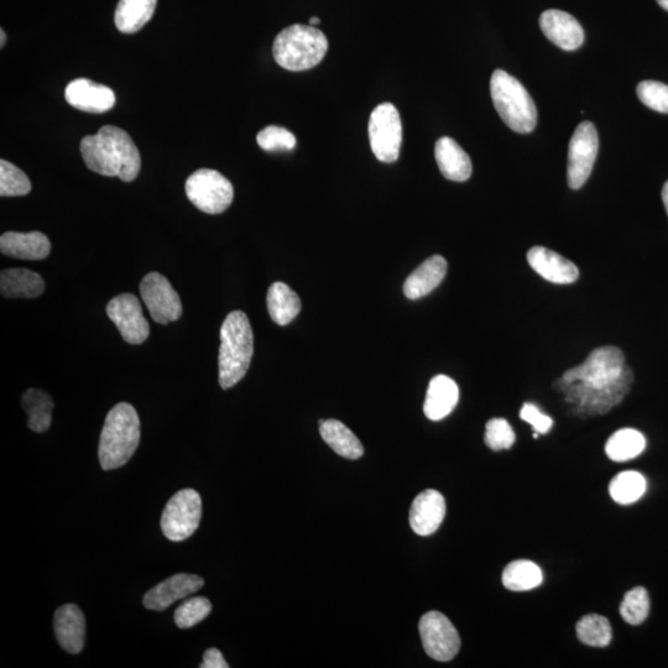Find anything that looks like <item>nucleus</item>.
<instances>
[{
  "mask_svg": "<svg viewBox=\"0 0 668 668\" xmlns=\"http://www.w3.org/2000/svg\"><path fill=\"white\" fill-rule=\"evenodd\" d=\"M211 612L210 600L205 597H193L176 609L175 623L180 629H190L205 620Z\"/></svg>",
  "mask_w": 668,
  "mask_h": 668,
  "instance_id": "nucleus-35",
  "label": "nucleus"
},
{
  "mask_svg": "<svg viewBox=\"0 0 668 668\" xmlns=\"http://www.w3.org/2000/svg\"><path fill=\"white\" fill-rule=\"evenodd\" d=\"M646 440L643 433L634 429H623L610 436L605 453L614 462H628L645 451Z\"/></svg>",
  "mask_w": 668,
  "mask_h": 668,
  "instance_id": "nucleus-30",
  "label": "nucleus"
},
{
  "mask_svg": "<svg viewBox=\"0 0 668 668\" xmlns=\"http://www.w3.org/2000/svg\"><path fill=\"white\" fill-rule=\"evenodd\" d=\"M30 191L29 177L9 161H0V196L19 197L28 195Z\"/></svg>",
  "mask_w": 668,
  "mask_h": 668,
  "instance_id": "nucleus-34",
  "label": "nucleus"
},
{
  "mask_svg": "<svg viewBox=\"0 0 668 668\" xmlns=\"http://www.w3.org/2000/svg\"><path fill=\"white\" fill-rule=\"evenodd\" d=\"M638 97L652 111L668 114V86L656 81L640 82L636 88Z\"/></svg>",
  "mask_w": 668,
  "mask_h": 668,
  "instance_id": "nucleus-38",
  "label": "nucleus"
},
{
  "mask_svg": "<svg viewBox=\"0 0 668 668\" xmlns=\"http://www.w3.org/2000/svg\"><path fill=\"white\" fill-rule=\"evenodd\" d=\"M435 158L438 169L447 180L464 182L472 176L471 158L452 138L443 137L437 140Z\"/></svg>",
  "mask_w": 668,
  "mask_h": 668,
  "instance_id": "nucleus-21",
  "label": "nucleus"
},
{
  "mask_svg": "<svg viewBox=\"0 0 668 668\" xmlns=\"http://www.w3.org/2000/svg\"><path fill=\"white\" fill-rule=\"evenodd\" d=\"M205 586V581L196 574L179 573L175 574L158 586L150 589L144 597L146 609L163 612L171 607L177 600L189 597L190 594L200 591Z\"/></svg>",
  "mask_w": 668,
  "mask_h": 668,
  "instance_id": "nucleus-14",
  "label": "nucleus"
},
{
  "mask_svg": "<svg viewBox=\"0 0 668 668\" xmlns=\"http://www.w3.org/2000/svg\"><path fill=\"white\" fill-rule=\"evenodd\" d=\"M186 196L198 210L207 215H219L228 210L234 200L232 182L216 170L201 169L187 179Z\"/></svg>",
  "mask_w": 668,
  "mask_h": 668,
  "instance_id": "nucleus-7",
  "label": "nucleus"
},
{
  "mask_svg": "<svg viewBox=\"0 0 668 668\" xmlns=\"http://www.w3.org/2000/svg\"><path fill=\"white\" fill-rule=\"evenodd\" d=\"M54 629L62 649L69 654H80L85 646L86 619L77 605L65 604L57 609Z\"/></svg>",
  "mask_w": 668,
  "mask_h": 668,
  "instance_id": "nucleus-19",
  "label": "nucleus"
},
{
  "mask_svg": "<svg viewBox=\"0 0 668 668\" xmlns=\"http://www.w3.org/2000/svg\"><path fill=\"white\" fill-rule=\"evenodd\" d=\"M540 26L546 38L563 50H577L584 43L581 24L571 14L562 10H546L541 14Z\"/></svg>",
  "mask_w": 668,
  "mask_h": 668,
  "instance_id": "nucleus-16",
  "label": "nucleus"
},
{
  "mask_svg": "<svg viewBox=\"0 0 668 668\" xmlns=\"http://www.w3.org/2000/svg\"><path fill=\"white\" fill-rule=\"evenodd\" d=\"M503 584L513 592H526L541 586L544 573L536 563L527 560L510 562L503 572Z\"/></svg>",
  "mask_w": 668,
  "mask_h": 668,
  "instance_id": "nucleus-29",
  "label": "nucleus"
},
{
  "mask_svg": "<svg viewBox=\"0 0 668 668\" xmlns=\"http://www.w3.org/2000/svg\"><path fill=\"white\" fill-rule=\"evenodd\" d=\"M422 645L431 659L447 662L457 656L461 638L451 620L440 612H429L419 624Z\"/></svg>",
  "mask_w": 668,
  "mask_h": 668,
  "instance_id": "nucleus-11",
  "label": "nucleus"
},
{
  "mask_svg": "<svg viewBox=\"0 0 668 668\" xmlns=\"http://www.w3.org/2000/svg\"><path fill=\"white\" fill-rule=\"evenodd\" d=\"M140 442V420L137 410L120 403L108 412L104 421L98 457L104 471L125 466L133 457Z\"/></svg>",
  "mask_w": 668,
  "mask_h": 668,
  "instance_id": "nucleus-4",
  "label": "nucleus"
},
{
  "mask_svg": "<svg viewBox=\"0 0 668 668\" xmlns=\"http://www.w3.org/2000/svg\"><path fill=\"white\" fill-rule=\"evenodd\" d=\"M22 404L29 416L28 426L31 431L43 433L50 429L55 404L46 391L34 388L26 390Z\"/></svg>",
  "mask_w": 668,
  "mask_h": 668,
  "instance_id": "nucleus-28",
  "label": "nucleus"
},
{
  "mask_svg": "<svg viewBox=\"0 0 668 668\" xmlns=\"http://www.w3.org/2000/svg\"><path fill=\"white\" fill-rule=\"evenodd\" d=\"M65 98L70 106L86 113L108 112L116 104V95L112 88L86 78H77L70 82L65 90Z\"/></svg>",
  "mask_w": 668,
  "mask_h": 668,
  "instance_id": "nucleus-15",
  "label": "nucleus"
},
{
  "mask_svg": "<svg viewBox=\"0 0 668 668\" xmlns=\"http://www.w3.org/2000/svg\"><path fill=\"white\" fill-rule=\"evenodd\" d=\"M322 440L334 452L343 458L359 459L364 454V447L358 437L338 420L320 421Z\"/></svg>",
  "mask_w": 668,
  "mask_h": 668,
  "instance_id": "nucleus-26",
  "label": "nucleus"
},
{
  "mask_svg": "<svg viewBox=\"0 0 668 668\" xmlns=\"http://www.w3.org/2000/svg\"><path fill=\"white\" fill-rule=\"evenodd\" d=\"M650 613V598L644 587H636L625 594L620 615L630 625L643 624Z\"/></svg>",
  "mask_w": 668,
  "mask_h": 668,
  "instance_id": "nucleus-33",
  "label": "nucleus"
},
{
  "mask_svg": "<svg viewBox=\"0 0 668 668\" xmlns=\"http://www.w3.org/2000/svg\"><path fill=\"white\" fill-rule=\"evenodd\" d=\"M579 641L593 647H607L613 640L612 625L602 615L588 614L576 626Z\"/></svg>",
  "mask_w": 668,
  "mask_h": 668,
  "instance_id": "nucleus-32",
  "label": "nucleus"
},
{
  "mask_svg": "<svg viewBox=\"0 0 668 668\" xmlns=\"http://www.w3.org/2000/svg\"><path fill=\"white\" fill-rule=\"evenodd\" d=\"M201 668H228V664L218 649H208L203 655V662Z\"/></svg>",
  "mask_w": 668,
  "mask_h": 668,
  "instance_id": "nucleus-40",
  "label": "nucleus"
},
{
  "mask_svg": "<svg viewBox=\"0 0 668 668\" xmlns=\"http://www.w3.org/2000/svg\"><path fill=\"white\" fill-rule=\"evenodd\" d=\"M520 417L521 420L530 424L532 429H534L536 433H539V435H546V433L550 432L553 426L551 417L542 414L539 407L534 404H525L520 411Z\"/></svg>",
  "mask_w": 668,
  "mask_h": 668,
  "instance_id": "nucleus-39",
  "label": "nucleus"
},
{
  "mask_svg": "<svg viewBox=\"0 0 668 668\" xmlns=\"http://www.w3.org/2000/svg\"><path fill=\"white\" fill-rule=\"evenodd\" d=\"M662 201H664V205L668 215V181L666 182L664 189H662Z\"/></svg>",
  "mask_w": 668,
  "mask_h": 668,
  "instance_id": "nucleus-41",
  "label": "nucleus"
},
{
  "mask_svg": "<svg viewBox=\"0 0 668 668\" xmlns=\"http://www.w3.org/2000/svg\"><path fill=\"white\" fill-rule=\"evenodd\" d=\"M527 262L541 278L553 284H573L579 278L576 265L563 258L562 255L544 247L531 248L527 253Z\"/></svg>",
  "mask_w": 668,
  "mask_h": 668,
  "instance_id": "nucleus-18",
  "label": "nucleus"
},
{
  "mask_svg": "<svg viewBox=\"0 0 668 668\" xmlns=\"http://www.w3.org/2000/svg\"><path fill=\"white\" fill-rule=\"evenodd\" d=\"M368 130L375 158L382 163H395L403 144V123L394 104H379L370 114Z\"/></svg>",
  "mask_w": 668,
  "mask_h": 668,
  "instance_id": "nucleus-8",
  "label": "nucleus"
},
{
  "mask_svg": "<svg viewBox=\"0 0 668 668\" xmlns=\"http://www.w3.org/2000/svg\"><path fill=\"white\" fill-rule=\"evenodd\" d=\"M328 40L321 30L311 25L294 24L276 36L274 59L289 71L313 69L325 59Z\"/></svg>",
  "mask_w": 668,
  "mask_h": 668,
  "instance_id": "nucleus-5",
  "label": "nucleus"
},
{
  "mask_svg": "<svg viewBox=\"0 0 668 668\" xmlns=\"http://www.w3.org/2000/svg\"><path fill=\"white\" fill-rule=\"evenodd\" d=\"M646 492V479L643 474L626 471L614 477L609 485L610 497L620 505L636 503Z\"/></svg>",
  "mask_w": 668,
  "mask_h": 668,
  "instance_id": "nucleus-31",
  "label": "nucleus"
},
{
  "mask_svg": "<svg viewBox=\"0 0 668 668\" xmlns=\"http://www.w3.org/2000/svg\"><path fill=\"white\" fill-rule=\"evenodd\" d=\"M254 354V333L243 311L229 313L221 327L219 348V385L224 390L236 386L245 377Z\"/></svg>",
  "mask_w": 668,
  "mask_h": 668,
  "instance_id": "nucleus-3",
  "label": "nucleus"
},
{
  "mask_svg": "<svg viewBox=\"0 0 668 668\" xmlns=\"http://www.w3.org/2000/svg\"><path fill=\"white\" fill-rule=\"evenodd\" d=\"M140 294L151 318L160 325H169L179 320L184 312L179 294L164 275H146L140 284Z\"/></svg>",
  "mask_w": 668,
  "mask_h": 668,
  "instance_id": "nucleus-12",
  "label": "nucleus"
},
{
  "mask_svg": "<svg viewBox=\"0 0 668 668\" xmlns=\"http://www.w3.org/2000/svg\"><path fill=\"white\" fill-rule=\"evenodd\" d=\"M599 149L598 132L591 122L578 125L568 150L567 179L572 190L581 189L592 174Z\"/></svg>",
  "mask_w": 668,
  "mask_h": 668,
  "instance_id": "nucleus-10",
  "label": "nucleus"
},
{
  "mask_svg": "<svg viewBox=\"0 0 668 668\" xmlns=\"http://www.w3.org/2000/svg\"><path fill=\"white\" fill-rule=\"evenodd\" d=\"M446 516V501L437 490L417 495L410 509V526L415 534L430 536L440 529Z\"/></svg>",
  "mask_w": 668,
  "mask_h": 668,
  "instance_id": "nucleus-17",
  "label": "nucleus"
},
{
  "mask_svg": "<svg viewBox=\"0 0 668 668\" xmlns=\"http://www.w3.org/2000/svg\"><path fill=\"white\" fill-rule=\"evenodd\" d=\"M158 0H119L114 23L120 33L135 34L153 18Z\"/></svg>",
  "mask_w": 668,
  "mask_h": 668,
  "instance_id": "nucleus-25",
  "label": "nucleus"
},
{
  "mask_svg": "<svg viewBox=\"0 0 668 668\" xmlns=\"http://www.w3.org/2000/svg\"><path fill=\"white\" fill-rule=\"evenodd\" d=\"M257 143L265 151H291L295 149V135L285 128L270 125L259 132Z\"/></svg>",
  "mask_w": 668,
  "mask_h": 668,
  "instance_id": "nucleus-37",
  "label": "nucleus"
},
{
  "mask_svg": "<svg viewBox=\"0 0 668 668\" xmlns=\"http://www.w3.org/2000/svg\"><path fill=\"white\" fill-rule=\"evenodd\" d=\"M202 518V500L193 489L177 492L165 506L161 530L170 541L181 542L195 534Z\"/></svg>",
  "mask_w": 668,
  "mask_h": 668,
  "instance_id": "nucleus-9",
  "label": "nucleus"
},
{
  "mask_svg": "<svg viewBox=\"0 0 668 668\" xmlns=\"http://www.w3.org/2000/svg\"><path fill=\"white\" fill-rule=\"evenodd\" d=\"M81 154L91 171L102 176H117L124 182L137 179L142 167V158L133 139L114 125H104L97 134L83 138Z\"/></svg>",
  "mask_w": 668,
  "mask_h": 668,
  "instance_id": "nucleus-2",
  "label": "nucleus"
},
{
  "mask_svg": "<svg viewBox=\"0 0 668 668\" xmlns=\"http://www.w3.org/2000/svg\"><path fill=\"white\" fill-rule=\"evenodd\" d=\"M459 389L450 377L437 375L430 382L427 389L424 412L427 419L440 421L445 419L457 406Z\"/></svg>",
  "mask_w": 668,
  "mask_h": 668,
  "instance_id": "nucleus-22",
  "label": "nucleus"
},
{
  "mask_svg": "<svg viewBox=\"0 0 668 668\" xmlns=\"http://www.w3.org/2000/svg\"><path fill=\"white\" fill-rule=\"evenodd\" d=\"M0 48H4L5 41H7V35H5L4 30H0Z\"/></svg>",
  "mask_w": 668,
  "mask_h": 668,
  "instance_id": "nucleus-42",
  "label": "nucleus"
},
{
  "mask_svg": "<svg viewBox=\"0 0 668 668\" xmlns=\"http://www.w3.org/2000/svg\"><path fill=\"white\" fill-rule=\"evenodd\" d=\"M656 2L659 3L662 9H665L666 12H668V0H656Z\"/></svg>",
  "mask_w": 668,
  "mask_h": 668,
  "instance_id": "nucleus-43",
  "label": "nucleus"
},
{
  "mask_svg": "<svg viewBox=\"0 0 668 668\" xmlns=\"http://www.w3.org/2000/svg\"><path fill=\"white\" fill-rule=\"evenodd\" d=\"M320 22H321L320 18H317V17H312V18L310 19V25H311V26L320 24Z\"/></svg>",
  "mask_w": 668,
  "mask_h": 668,
  "instance_id": "nucleus-44",
  "label": "nucleus"
},
{
  "mask_svg": "<svg viewBox=\"0 0 668 668\" xmlns=\"http://www.w3.org/2000/svg\"><path fill=\"white\" fill-rule=\"evenodd\" d=\"M490 93L500 118L511 130L519 134H529L535 129V103L515 77L503 70L494 71L490 80Z\"/></svg>",
  "mask_w": 668,
  "mask_h": 668,
  "instance_id": "nucleus-6",
  "label": "nucleus"
},
{
  "mask_svg": "<svg viewBox=\"0 0 668 668\" xmlns=\"http://www.w3.org/2000/svg\"><path fill=\"white\" fill-rule=\"evenodd\" d=\"M0 252L15 259L43 260L49 257L51 243L41 232H7L0 237Z\"/></svg>",
  "mask_w": 668,
  "mask_h": 668,
  "instance_id": "nucleus-20",
  "label": "nucleus"
},
{
  "mask_svg": "<svg viewBox=\"0 0 668 668\" xmlns=\"http://www.w3.org/2000/svg\"><path fill=\"white\" fill-rule=\"evenodd\" d=\"M107 315L117 326L120 336L129 344H142L150 334L143 307L137 296L122 294L114 297L107 305Z\"/></svg>",
  "mask_w": 668,
  "mask_h": 668,
  "instance_id": "nucleus-13",
  "label": "nucleus"
},
{
  "mask_svg": "<svg viewBox=\"0 0 668 668\" xmlns=\"http://www.w3.org/2000/svg\"><path fill=\"white\" fill-rule=\"evenodd\" d=\"M446 273V259L441 255H433L406 279L404 285L405 296L410 300H419L421 297L429 295L442 283Z\"/></svg>",
  "mask_w": 668,
  "mask_h": 668,
  "instance_id": "nucleus-23",
  "label": "nucleus"
},
{
  "mask_svg": "<svg viewBox=\"0 0 668 668\" xmlns=\"http://www.w3.org/2000/svg\"><path fill=\"white\" fill-rule=\"evenodd\" d=\"M484 441L490 450H509L515 443V432L511 429L508 421L504 419H493L485 426Z\"/></svg>",
  "mask_w": 668,
  "mask_h": 668,
  "instance_id": "nucleus-36",
  "label": "nucleus"
},
{
  "mask_svg": "<svg viewBox=\"0 0 668 668\" xmlns=\"http://www.w3.org/2000/svg\"><path fill=\"white\" fill-rule=\"evenodd\" d=\"M634 375L617 347L596 349L586 362L563 373L555 389L565 395L573 415L588 417L607 414L629 393Z\"/></svg>",
  "mask_w": 668,
  "mask_h": 668,
  "instance_id": "nucleus-1",
  "label": "nucleus"
},
{
  "mask_svg": "<svg viewBox=\"0 0 668 668\" xmlns=\"http://www.w3.org/2000/svg\"><path fill=\"white\" fill-rule=\"evenodd\" d=\"M269 315L276 325L287 326L301 311L299 295L284 283H274L266 295Z\"/></svg>",
  "mask_w": 668,
  "mask_h": 668,
  "instance_id": "nucleus-27",
  "label": "nucleus"
},
{
  "mask_svg": "<svg viewBox=\"0 0 668 668\" xmlns=\"http://www.w3.org/2000/svg\"><path fill=\"white\" fill-rule=\"evenodd\" d=\"M0 291L7 299H35L44 294L45 281L29 269H5L0 274Z\"/></svg>",
  "mask_w": 668,
  "mask_h": 668,
  "instance_id": "nucleus-24",
  "label": "nucleus"
}]
</instances>
